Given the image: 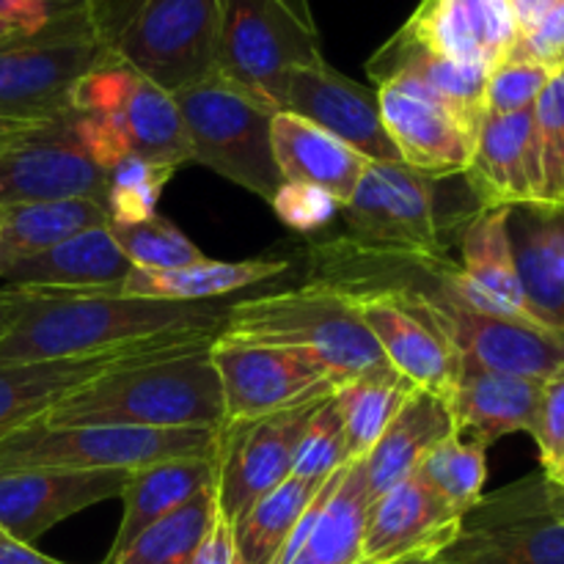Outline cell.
Returning <instances> with one entry per match:
<instances>
[{"instance_id":"cell-1","label":"cell","mask_w":564,"mask_h":564,"mask_svg":"<svg viewBox=\"0 0 564 564\" xmlns=\"http://www.w3.org/2000/svg\"><path fill=\"white\" fill-rule=\"evenodd\" d=\"M226 312L229 303L220 301L22 290L20 312L0 339V364L91 356L165 334H220Z\"/></svg>"},{"instance_id":"cell-2","label":"cell","mask_w":564,"mask_h":564,"mask_svg":"<svg viewBox=\"0 0 564 564\" xmlns=\"http://www.w3.org/2000/svg\"><path fill=\"white\" fill-rule=\"evenodd\" d=\"M215 336L163 356L132 361L99 375L50 408V427H213L224 424V391L215 372Z\"/></svg>"},{"instance_id":"cell-3","label":"cell","mask_w":564,"mask_h":564,"mask_svg":"<svg viewBox=\"0 0 564 564\" xmlns=\"http://www.w3.org/2000/svg\"><path fill=\"white\" fill-rule=\"evenodd\" d=\"M220 334L306 352L328 369L336 386L397 375L364 323L356 297L317 281L229 303Z\"/></svg>"},{"instance_id":"cell-4","label":"cell","mask_w":564,"mask_h":564,"mask_svg":"<svg viewBox=\"0 0 564 564\" xmlns=\"http://www.w3.org/2000/svg\"><path fill=\"white\" fill-rule=\"evenodd\" d=\"M69 121L88 158L105 171L124 158H143L171 169L193 160L174 97L113 53L75 83Z\"/></svg>"},{"instance_id":"cell-5","label":"cell","mask_w":564,"mask_h":564,"mask_svg":"<svg viewBox=\"0 0 564 564\" xmlns=\"http://www.w3.org/2000/svg\"><path fill=\"white\" fill-rule=\"evenodd\" d=\"M306 0H220L215 72L279 113L290 72L323 64Z\"/></svg>"},{"instance_id":"cell-6","label":"cell","mask_w":564,"mask_h":564,"mask_svg":"<svg viewBox=\"0 0 564 564\" xmlns=\"http://www.w3.org/2000/svg\"><path fill=\"white\" fill-rule=\"evenodd\" d=\"M171 97L180 108L193 160L270 202L284 182L270 138L275 110L218 72Z\"/></svg>"},{"instance_id":"cell-7","label":"cell","mask_w":564,"mask_h":564,"mask_svg":"<svg viewBox=\"0 0 564 564\" xmlns=\"http://www.w3.org/2000/svg\"><path fill=\"white\" fill-rule=\"evenodd\" d=\"M213 427H50L31 422L0 441V474L25 468H138L176 457H209L215 449Z\"/></svg>"},{"instance_id":"cell-8","label":"cell","mask_w":564,"mask_h":564,"mask_svg":"<svg viewBox=\"0 0 564 564\" xmlns=\"http://www.w3.org/2000/svg\"><path fill=\"white\" fill-rule=\"evenodd\" d=\"M108 55L88 9L0 47V121L42 124L66 113L75 83Z\"/></svg>"},{"instance_id":"cell-9","label":"cell","mask_w":564,"mask_h":564,"mask_svg":"<svg viewBox=\"0 0 564 564\" xmlns=\"http://www.w3.org/2000/svg\"><path fill=\"white\" fill-rule=\"evenodd\" d=\"M220 0H138L110 53L163 91L215 75Z\"/></svg>"},{"instance_id":"cell-10","label":"cell","mask_w":564,"mask_h":564,"mask_svg":"<svg viewBox=\"0 0 564 564\" xmlns=\"http://www.w3.org/2000/svg\"><path fill=\"white\" fill-rule=\"evenodd\" d=\"M452 564H564V518L545 505V477L479 499L444 551Z\"/></svg>"},{"instance_id":"cell-11","label":"cell","mask_w":564,"mask_h":564,"mask_svg":"<svg viewBox=\"0 0 564 564\" xmlns=\"http://www.w3.org/2000/svg\"><path fill=\"white\" fill-rule=\"evenodd\" d=\"M209 356L224 391V422L270 416L336 391L328 369L292 347L218 334Z\"/></svg>"},{"instance_id":"cell-12","label":"cell","mask_w":564,"mask_h":564,"mask_svg":"<svg viewBox=\"0 0 564 564\" xmlns=\"http://www.w3.org/2000/svg\"><path fill=\"white\" fill-rule=\"evenodd\" d=\"M328 397L259 419L224 422L215 435V499L218 512L235 523L253 501L284 482L308 419Z\"/></svg>"},{"instance_id":"cell-13","label":"cell","mask_w":564,"mask_h":564,"mask_svg":"<svg viewBox=\"0 0 564 564\" xmlns=\"http://www.w3.org/2000/svg\"><path fill=\"white\" fill-rule=\"evenodd\" d=\"M352 242L446 257L435 213V180L405 163H369L341 207Z\"/></svg>"},{"instance_id":"cell-14","label":"cell","mask_w":564,"mask_h":564,"mask_svg":"<svg viewBox=\"0 0 564 564\" xmlns=\"http://www.w3.org/2000/svg\"><path fill=\"white\" fill-rule=\"evenodd\" d=\"M108 171L88 158L72 132L69 110L33 124L0 152V204L97 198L105 204Z\"/></svg>"},{"instance_id":"cell-15","label":"cell","mask_w":564,"mask_h":564,"mask_svg":"<svg viewBox=\"0 0 564 564\" xmlns=\"http://www.w3.org/2000/svg\"><path fill=\"white\" fill-rule=\"evenodd\" d=\"M218 334H165L138 345L116 347V350L91 352V356L50 358V361L28 364H0V441L9 438L25 424L36 422L64 397L91 383L99 375L132 361L163 356L180 350L198 339H209Z\"/></svg>"},{"instance_id":"cell-16","label":"cell","mask_w":564,"mask_h":564,"mask_svg":"<svg viewBox=\"0 0 564 564\" xmlns=\"http://www.w3.org/2000/svg\"><path fill=\"white\" fill-rule=\"evenodd\" d=\"M378 108L402 163L433 180L466 174L477 135L438 94L400 75L380 83Z\"/></svg>"},{"instance_id":"cell-17","label":"cell","mask_w":564,"mask_h":564,"mask_svg":"<svg viewBox=\"0 0 564 564\" xmlns=\"http://www.w3.org/2000/svg\"><path fill=\"white\" fill-rule=\"evenodd\" d=\"M127 468H25L0 474V532L33 545L44 532L99 501L124 496Z\"/></svg>"},{"instance_id":"cell-18","label":"cell","mask_w":564,"mask_h":564,"mask_svg":"<svg viewBox=\"0 0 564 564\" xmlns=\"http://www.w3.org/2000/svg\"><path fill=\"white\" fill-rule=\"evenodd\" d=\"M352 297L391 369L446 402L455 389L460 358L422 303L405 290L361 292Z\"/></svg>"},{"instance_id":"cell-19","label":"cell","mask_w":564,"mask_h":564,"mask_svg":"<svg viewBox=\"0 0 564 564\" xmlns=\"http://www.w3.org/2000/svg\"><path fill=\"white\" fill-rule=\"evenodd\" d=\"M281 110L323 127L364 154L369 163H402L380 119L378 94L345 77L325 61L290 72Z\"/></svg>"},{"instance_id":"cell-20","label":"cell","mask_w":564,"mask_h":564,"mask_svg":"<svg viewBox=\"0 0 564 564\" xmlns=\"http://www.w3.org/2000/svg\"><path fill=\"white\" fill-rule=\"evenodd\" d=\"M452 286L471 308L496 317L540 323L527 306L510 240V207H479L460 237ZM543 325V323H540Z\"/></svg>"},{"instance_id":"cell-21","label":"cell","mask_w":564,"mask_h":564,"mask_svg":"<svg viewBox=\"0 0 564 564\" xmlns=\"http://www.w3.org/2000/svg\"><path fill=\"white\" fill-rule=\"evenodd\" d=\"M543 386V380L490 372L460 361L455 389L446 397L455 435L485 449L510 433L532 435Z\"/></svg>"},{"instance_id":"cell-22","label":"cell","mask_w":564,"mask_h":564,"mask_svg":"<svg viewBox=\"0 0 564 564\" xmlns=\"http://www.w3.org/2000/svg\"><path fill=\"white\" fill-rule=\"evenodd\" d=\"M532 135L534 108L518 113H485L471 163L463 174L479 207H518L538 202L540 174Z\"/></svg>"},{"instance_id":"cell-23","label":"cell","mask_w":564,"mask_h":564,"mask_svg":"<svg viewBox=\"0 0 564 564\" xmlns=\"http://www.w3.org/2000/svg\"><path fill=\"white\" fill-rule=\"evenodd\" d=\"M460 527L463 518L455 516L419 474H411L369 507L358 564L389 562L422 549L446 551L460 534Z\"/></svg>"},{"instance_id":"cell-24","label":"cell","mask_w":564,"mask_h":564,"mask_svg":"<svg viewBox=\"0 0 564 564\" xmlns=\"http://www.w3.org/2000/svg\"><path fill=\"white\" fill-rule=\"evenodd\" d=\"M132 270L110 226L80 231L47 251L28 257L0 273L6 286L64 292H116Z\"/></svg>"},{"instance_id":"cell-25","label":"cell","mask_w":564,"mask_h":564,"mask_svg":"<svg viewBox=\"0 0 564 564\" xmlns=\"http://www.w3.org/2000/svg\"><path fill=\"white\" fill-rule=\"evenodd\" d=\"M510 240L529 312L564 334V204L510 207Z\"/></svg>"},{"instance_id":"cell-26","label":"cell","mask_w":564,"mask_h":564,"mask_svg":"<svg viewBox=\"0 0 564 564\" xmlns=\"http://www.w3.org/2000/svg\"><path fill=\"white\" fill-rule=\"evenodd\" d=\"M367 72L378 86L391 80V77H413L433 94H438L474 135L479 132V124L485 119V86H488L490 75L488 66L463 64V61L430 53L427 47H422L416 39H411L400 28L369 58Z\"/></svg>"},{"instance_id":"cell-27","label":"cell","mask_w":564,"mask_h":564,"mask_svg":"<svg viewBox=\"0 0 564 564\" xmlns=\"http://www.w3.org/2000/svg\"><path fill=\"white\" fill-rule=\"evenodd\" d=\"M275 165L284 182H306L328 191L345 207L356 193L369 160L323 127L279 110L270 127Z\"/></svg>"},{"instance_id":"cell-28","label":"cell","mask_w":564,"mask_h":564,"mask_svg":"<svg viewBox=\"0 0 564 564\" xmlns=\"http://www.w3.org/2000/svg\"><path fill=\"white\" fill-rule=\"evenodd\" d=\"M449 435H455V427L446 402L430 391L413 389L378 444L364 457L369 499L378 501L394 485L416 474L424 457Z\"/></svg>"},{"instance_id":"cell-29","label":"cell","mask_w":564,"mask_h":564,"mask_svg":"<svg viewBox=\"0 0 564 564\" xmlns=\"http://www.w3.org/2000/svg\"><path fill=\"white\" fill-rule=\"evenodd\" d=\"M292 268L290 257H257L246 262H213L204 259L180 270L132 268L119 295L158 297V301H220L231 292L268 284Z\"/></svg>"},{"instance_id":"cell-30","label":"cell","mask_w":564,"mask_h":564,"mask_svg":"<svg viewBox=\"0 0 564 564\" xmlns=\"http://www.w3.org/2000/svg\"><path fill=\"white\" fill-rule=\"evenodd\" d=\"M215 482V457H176L132 471L124 490V516L108 560L127 549L143 529L180 510L198 490Z\"/></svg>"},{"instance_id":"cell-31","label":"cell","mask_w":564,"mask_h":564,"mask_svg":"<svg viewBox=\"0 0 564 564\" xmlns=\"http://www.w3.org/2000/svg\"><path fill=\"white\" fill-rule=\"evenodd\" d=\"M97 226H110L108 209L97 198L0 204V273Z\"/></svg>"},{"instance_id":"cell-32","label":"cell","mask_w":564,"mask_h":564,"mask_svg":"<svg viewBox=\"0 0 564 564\" xmlns=\"http://www.w3.org/2000/svg\"><path fill=\"white\" fill-rule=\"evenodd\" d=\"M372 499L364 479V460L347 463L334 494L314 521L306 543L290 564H358Z\"/></svg>"},{"instance_id":"cell-33","label":"cell","mask_w":564,"mask_h":564,"mask_svg":"<svg viewBox=\"0 0 564 564\" xmlns=\"http://www.w3.org/2000/svg\"><path fill=\"white\" fill-rule=\"evenodd\" d=\"M323 482H308V479L286 477L275 485L270 494L253 501L235 523V545L240 554V564H275L281 549L290 540L292 529L297 527L301 516Z\"/></svg>"},{"instance_id":"cell-34","label":"cell","mask_w":564,"mask_h":564,"mask_svg":"<svg viewBox=\"0 0 564 564\" xmlns=\"http://www.w3.org/2000/svg\"><path fill=\"white\" fill-rule=\"evenodd\" d=\"M215 510H218V499H215L213 482L198 490L180 510L143 529L121 554L102 564H193Z\"/></svg>"},{"instance_id":"cell-35","label":"cell","mask_w":564,"mask_h":564,"mask_svg":"<svg viewBox=\"0 0 564 564\" xmlns=\"http://www.w3.org/2000/svg\"><path fill=\"white\" fill-rule=\"evenodd\" d=\"M413 389L416 386L408 383L402 375L361 378L336 386L334 405L339 411L341 427H345L350 463L364 460L369 455V449L378 444L383 430L389 427V422L397 416Z\"/></svg>"},{"instance_id":"cell-36","label":"cell","mask_w":564,"mask_h":564,"mask_svg":"<svg viewBox=\"0 0 564 564\" xmlns=\"http://www.w3.org/2000/svg\"><path fill=\"white\" fill-rule=\"evenodd\" d=\"M485 452V446L449 435L424 457L416 474L455 516L466 518L479 505L488 482Z\"/></svg>"},{"instance_id":"cell-37","label":"cell","mask_w":564,"mask_h":564,"mask_svg":"<svg viewBox=\"0 0 564 564\" xmlns=\"http://www.w3.org/2000/svg\"><path fill=\"white\" fill-rule=\"evenodd\" d=\"M110 231L132 268L180 270L207 259L180 226L158 213L135 224H110Z\"/></svg>"},{"instance_id":"cell-38","label":"cell","mask_w":564,"mask_h":564,"mask_svg":"<svg viewBox=\"0 0 564 564\" xmlns=\"http://www.w3.org/2000/svg\"><path fill=\"white\" fill-rule=\"evenodd\" d=\"M534 160L540 174V204H562L564 196V66L551 72L534 102Z\"/></svg>"},{"instance_id":"cell-39","label":"cell","mask_w":564,"mask_h":564,"mask_svg":"<svg viewBox=\"0 0 564 564\" xmlns=\"http://www.w3.org/2000/svg\"><path fill=\"white\" fill-rule=\"evenodd\" d=\"M176 169L160 163H149L143 158H124L108 171V191H105V209L110 224H135L152 218L160 196Z\"/></svg>"},{"instance_id":"cell-40","label":"cell","mask_w":564,"mask_h":564,"mask_svg":"<svg viewBox=\"0 0 564 564\" xmlns=\"http://www.w3.org/2000/svg\"><path fill=\"white\" fill-rule=\"evenodd\" d=\"M347 438L341 427L339 411L334 405V394L314 411L306 430L301 435V444L295 449L290 477L308 479V482H325L334 471L347 466Z\"/></svg>"},{"instance_id":"cell-41","label":"cell","mask_w":564,"mask_h":564,"mask_svg":"<svg viewBox=\"0 0 564 564\" xmlns=\"http://www.w3.org/2000/svg\"><path fill=\"white\" fill-rule=\"evenodd\" d=\"M551 72L527 61L505 58L496 64L485 86V113H518L534 108Z\"/></svg>"},{"instance_id":"cell-42","label":"cell","mask_w":564,"mask_h":564,"mask_svg":"<svg viewBox=\"0 0 564 564\" xmlns=\"http://www.w3.org/2000/svg\"><path fill=\"white\" fill-rule=\"evenodd\" d=\"M270 204H273L281 224L303 231V235L325 229L341 209V204L328 191L317 185H306V182H281Z\"/></svg>"},{"instance_id":"cell-43","label":"cell","mask_w":564,"mask_h":564,"mask_svg":"<svg viewBox=\"0 0 564 564\" xmlns=\"http://www.w3.org/2000/svg\"><path fill=\"white\" fill-rule=\"evenodd\" d=\"M510 61H527L556 72L564 66V0L556 3L532 31L518 33L516 44L505 55Z\"/></svg>"},{"instance_id":"cell-44","label":"cell","mask_w":564,"mask_h":564,"mask_svg":"<svg viewBox=\"0 0 564 564\" xmlns=\"http://www.w3.org/2000/svg\"><path fill=\"white\" fill-rule=\"evenodd\" d=\"M532 438L540 449L543 474H551L564 455V369L545 380Z\"/></svg>"},{"instance_id":"cell-45","label":"cell","mask_w":564,"mask_h":564,"mask_svg":"<svg viewBox=\"0 0 564 564\" xmlns=\"http://www.w3.org/2000/svg\"><path fill=\"white\" fill-rule=\"evenodd\" d=\"M91 0H0V25L39 33L64 17L88 9Z\"/></svg>"},{"instance_id":"cell-46","label":"cell","mask_w":564,"mask_h":564,"mask_svg":"<svg viewBox=\"0 0 564 564\" xmlns=\"http://www.w3.org/2000/svg\"><path fill=\"white\" fill-rule=\"evenodd\" d=\"M193 564H240V554L235 545V529L231 523L215 510L213 523H209L207 534H204L202 545H198Z\"/></svg>"},{"instance_id":"cell-47","label":"cell","mask_w":564,"mask_h":564,"mask_svg":"<svg viewBox=\"0 0 564 564\" xmlns=\"http://www.w3.org/2000/svg\"><path fill=\"white\" fill-rule=\"evenodd\" d=\"M138 0H91L88 3V20H91L94 31H97L99 42L110 50V42L119 36L124 28L127 17L132 14Z\"/></svg>"},{"instance_id":"cell-48","label":"cell","mask_w":564,"mask_h":564,"mask_svg":"<svg viewBox=\"0 0 564 564\" xmlns=\"http://www.w3.org/2000/svg\"><path fill=\"white\" fill-rule=\"evenodd\" d=\"M0 564H66L0 532Z\"/></svg>"},{"instance_id":"cell-49","label":"cell","mask_w":564,"mask_h":564,"mask_svg":"<svg viewBox=\"0 0 564 564\" xmlns=\"http://www.w3.org/2000/svg\"><path fill=\"white\" fill-rule=\"evenodd\" d=\"M556 3H562V0H510L512 14H516L518 33L532 31V28L538 25V22L543 20Z\"/></svg>"},{"instance_id":"cell-50","label":"cell","mask_w":564,"mask_h":564,"mask_svg":"<svg viewBox=\"0 0 564 564\" xmlns=\"http://www.w3.org/2000/svg\"><path fill=\"white\" fill-rule=\"evenodd\" d=\"M20 303L22 290H17V286H0V339H3V334L14 323L17 312H20Z\"/></svg>"},{"instance_id":"cell-51","label":"cell","mask_w":564,"mask_h":564,"mask_svg":"<svg viewBox=\"0 0 564 564\" xmlns=\"http://www.w3.org/2000/svg\"><path fill=\"white\" fill-rule=\"evenodd\" d=\"M378 564H452V562L446 560L441 549H422V551H413V554L397 556V560L378 562Z\"/></svg>"},{"instance_id":"cell-52","label":"cell","mask_w":564,"mask_h":564,"mask_svg":"<svg viewBox=\"0 0 564 564\" xmlns=\"http://www.w3.org/2000/svg\"><path fill=\"white\" fill-rule=\"evenodd\" d=\"M545 505H549L556 516L564 518V490L556 488V485H551L549 479H545Z\"/></svg>"},{"instance_id":"cell-53","label":"cell","mask_w":564,"mask_h":564,"mask_svg":"<svg viewBox=\"0 0 564 564\" xmlns=\"http://www.w3.org/2000/svg\"><path fill=\"white\" fill-rule=\"evenodd\" d=\"M33 124H0V152H3L6 147H9L14 138H20L22 132L31 130Z\"/></svg>"},{"instance_id":"cell-54","label":"cell","mask_w":564,"mask_h":564,"mask_svg":"<svg viewBox=\"0 0 564 564\" xmlns=\"http://www.w3.org/2000/svg\"><path fill=\"white\" fill-rule=\"evenodd\" d=\"M28 36H36V33H25V31H20V28L0 25V47H6V44H14V42H20V39H28Z\"/></svg>"},{"instance_id":"cell-55","label":"cell","mask_w":564,"mask_h":564,"mask_svg":"<svg viewBox=\"0 0 564 564\" xmlns=\"http://www.w3.org/2000/svg\"><path fill=\"white\" fill-rule=\"evenodd\" d=\"M543 477H545V479H549V482H551V485H556V488H560V490H564V455H562L560 466H556V468H554V471H551V474H543Z\"/></svg>"},{"instance_id":"cell-56","label":"cell","mask_w":564,"mask_h":564,"mask_svg":"<svg viewBox=\"0 0 564 564\" xmlns=\"http://www.w3.org/2000/svg\"><path fill=\"white\" fill-rule=\"evenodd\" d=\"M562 204H564V196H562Z\"/></svg>"}]
</instances>
